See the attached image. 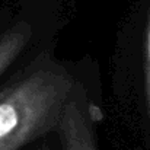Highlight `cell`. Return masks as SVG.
<instances>
[{
    "label": "cell",
    "mask_w": 150,
    "mask_h": 150,
    "mask_svg": "<svg viewBox=\"0 0 150 150\" xmlns=\"http://www.w3.org/2000/svg\"><path fill=\"white\" fill-rule=\"evenodd\" d=\"M77 92L66 67L38 57L0 89V150H21L55 131Z\"/></svg>",
    "instance_id": "cell-1"
},
{
    "label": "cell",
    "mask_w": 150,
    "mask_h": 150,
    "mask_svg": "<svg viewBox=\"0 0 150 150\" xmlns=\"http://www.w3.org/2000/svg\"><path fill=\"white\" fill-rule=\"evenodd\" d=\"M54 134L58 137L61 150H96L91 121L77 92L66 103Z\"/></svg>",
    "instance_id": "cell-2"
},
{
    "label": "cell",
    "mask_w": 150,
    "mask_h": 150,
    "mask_svg": "<svg viewBox=\"0 0 150 150\" xmlns=\"http://www.w3.org/2000/svg\"><path fill=\"white\" fill-rule=\"evenodd\" d=\"M31 26L25 22L16 23L0 34V76L23 52L31 40Z\"/></svg>",
    "instance_id": "cell-3"
},
{
    "label": "cell",
    "mask_w": 150,
    "mask_h": 150,
    "mask_svg": "<svg viewBox=\"0 0 150 150\" xmlns=\"http://www.w3.org/2000/svg\"><path fill=\"white\" fill-rule=\"evenodd\" d=\"M144 99L150 117V9L147 25H146V41H144Z\"/></svg>",
    "instance_id": "cell-4"
},
{
    "label": "cell",
    "mask_w": 150,
    "mask_h": 150,
    "mask_svg": "<svg viewBox=\"0 0 150 150\" xmlns=\"http://www.w3.org/2000/svg\"><path fill=\"white\" fill-rule=\"evenodd\" d=\"M37 150H50V146L45 144V143H42V144H38L37 146Z\"/></svg>",
    "instance_id": "cell-5"
},
{
    "label": "cell",
    "mask_w": 150,
    "mask_h": 150,
    "mask_svg": "<svg viewBox=\"0 0 150 150\" xmlns=\"http://www.w3.org/2000/svg\"><path fill=\"white\" fill-rule=\"evenodd\" d=\"M60 150H61V149H60Z\"/></svg>",
    "instance_id": "cell-6"
}]
</instances>
